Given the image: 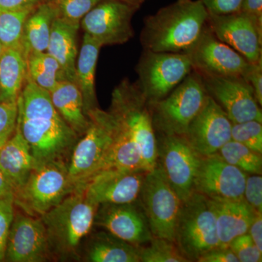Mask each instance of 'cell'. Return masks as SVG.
Listing matches in <instances>:
<instances>
[{"mask_svg":"<svg viewBox=\"0 0 262 262\" xmlns=\"http://www.w3.org/2000/svg\"><path fill=\"white\" fill-rule=\"evenodd\" d=\"M17 104V126L30 146L37 166L49 162H68L80 136L57 112L50 93L27 77Z\"/></svg>","mask_w":262,"mask_h":262,"instance_id":"1","label":"cell"},{"mask_svg":"<svg viewBox=\"0 0 262 262\" xmlns=\"http://www.w3.org/2000/svg\"><path fill=\"white\" fill-rule=\"evenodd\" d=\"M208 18L201 0H177L144 18L143 49L186 53L201 36Z\"/></svg>","mask_w":262,"mask_h":262,"instance_id":"2","label":"cell"},{"mask_svg":"<svg viewBox=\"0 0 262 262\" xmlns=\"http://www.w3.org/2000/svg\"><path fill=\"white\" fill-rule=\"evenodd\" d=\"M98 207L77 189L41 215L53 259L79 258L81 243L92 230Z\"/></svg>","mask_w":262,"mask_h":262,"instance_id":"3","label":"cell"},{"mask_svg":"<svg viewBox=\"0 0 262 262\" xmlns=\"http://www.w3.org/2000/svg\"><path fill=\"white\" fill-rule=\"evenodd\" d=\"M108 113L133 141L140 152L143 170H152L158 163V144L149 102L137 82L125 78L112 94Z\"/></svg>","mask_w":262,"mask_h":262,"instance_id":"4","label":"cell"},{"mask_svg":"<svg viewBox=\"0 0 262 262\" xmlns=\"http://www.w3.org/2000/svg\"><path fill=\"white\" fill-rule=\"evenodd\" d=\"M89 128L72 149L68 160L69 179L75 191L91 177L106 169L113 144L108 112L96 107L87 113Z\"/></svg>","mask_w":262,"mask_h":262,"instance_id":"5","label":"cell"},{"mask_svg":"<svg viewBox=\"0 0 262 262\" xmlns=\"http://www.w3.org/2000/svg\"><path fill=\"white\" fill-rule=\"evenodd\" d=\"M201 76L193 70L166 97L149 103L158 135L184 136L208 97Z\"/></svg>","mask_w":262,"mask_h":262,"instance_id":"6","label":"cell"},{"mask_svg":"<svg viewBox=\"0 0 262 262\" xmlns=\"http://www.w3.org/2000/svg\"><path fill=\"white\" fill-rule=\"evenodd\" d=\"M174 243L188 261H196L202 255L220 246L214 214L206 196L193 192L182 202Z\"/></svg>","mask_w":262,"mask_h":262,"instance_id":"7","label":"cell"},{"mask_svg":"<svg viewBox=\"0 0 262 262\" xmlns=\"http://www.w3.org/2000/svg\"><path fill=\"white\" fill-rule=\"evenodd\" d=\"M68 162L38 165L14 194L15 206L29 215L40 217L75 191L68 175Z\"/></svg>","mask_w":262,"mask_h":262,"instance_id":"8","label":"cell"},{"mask_svg":"<svg viewBox=\"0 0 262 262\" xmlns=\"http://www.w3.org/2000/svg\"><path fill=\"white\" fill-rule=\"evenodd\" d=\"M192 71L185 53L143 49L136 67V81L149 103L166 97Z\"/></svg>","mask_w":262,"mask_h":262,"instance_id":"9","label":"cell"},{"mask_svg":"<svg viewBox=\"0 0 262 262\" xmlns=\"http://www.w3.org/2000/svg\"><path fill=\"white\" fill-rule=\"evenodd\" d=\"M139 201L153 237L174 242L176 223L182 201L170 186L159 163L146 173Z\"/></svg>","mask_w":262,"mask_h":262,"instance_id":"10","label":"cell"},{"mask_svg":"<svg viewBox=\"0 0 262 262\" xmlns=\"http://www.w3.org/2000/svg\"><path fill=\"white\" fill-rule=\"evenodd\" d=\"M158 162L179 199L186 201L194 192L201 155L184 136H157Z\"/></svg>","mask_w":262,"mask_h":262,"instance_id":"11","label":"cell"},{"mask_svg":"<svg viewBox=\"0 0 262 262\" xmlns=\"http://www.w3.org/2000/svg\"><path fill=\"white\" fill-rule=\"evenodd\" d=\"M138 10L118 0H103L82 19L80 27L102 47L125 44L134 37L132 19Z\"/></svg>","mask_w":262,"mask_h":262,"instance_id":"12","label":"cell"},{"mask_svg":"<svg viewBox=\"0 0 262 262\" xmlns=\"http://www.w3.org/2000/svg\"><path fill=\"white\" fill-rule=\"evenodd\" d=\"M185 54L192 70L201 75L244 77L251 64L242 55L215 37L207 24Z\"/></svg>","mask_w":262,"mask_h":262,"instance_id":"13","label":"cell"},{"mask_svg":"<svg viewBox=\"0 0 262 262\" xmlns=\"http://www.w3.org/2000/svg\"><path fill=\"white\" fill-rule=\"evenodd\" d=\"M200 75L207 94L223 108L232 123L262 122L261 106L244 77Z\"/></svg>","mask_w":262,"mask_h":262,"instance_id":"14","label":"cell"},{"mask_svg":"<svg viewBox=\"0 0 262 262\" xmlns=\"http://www.w3.org/2000/svg\"><path fill=\"white\" fill-rule=\"evenodd\" d=\"M247 174L225 161L220 155L201 157L194 192L211 201H243Z\"/></svg>","mask_w":262,"mask_h":262,"instance_id":"15","label":"cell"},{"mask_svg":"<svg viewBox=\"0 0 262 262\" xmlns=\"http://www.w3.org/2000/svg\"><path fill=\"white\" fill-rule=\"evenodd\" d=\"M53 259L40 217L15 212L10 227L5 261L44 262Z\"/></svg>","mask_w":262,"mask_h":262,"instance_id":"16","label":"cell"},{"mask_svg":"<svg viewBox=\"0 0 262 262\" xmlns=\"http://www.w3.org/2000/svg\"><path fill=\"white\" fill-rule=\"evenodd\" d=\"M94 225L136 246L149 244L153 239L149 222L139 200L133 203L99 205Z\"/></svg>","mask_w":262,"mask_h":262,"instance_id":"17","label":"cell"},{"mask_svg":"<svg viewBox=\"0 0 262 262\" xmlns=\"http://www.w3.org/2000/svg\"><path fill=\"white\" fill-rule=\"evenodd\" d=\"M147 172L111 168L94 174L79 189L96 204L138 201Z\"/></svg>","mask_w":262,"mask_h":262,"instance_id":"18","label":"cell"},{"mask_svg":"<svg viewBox=\"0 0 262 262\" xmlns=\"http://www.w3.org/2000/svg\"><path fill=\"white\" fill-rule=\"evenodd\" d=\"M232 122L223 108L208 96L200 113L191 122L186 139L202 157L217 154L232 139Z\"/></svg>","mask_w":262,"mask_h":262,"instance_id":"19","label":"cell"},{"mask_svg":"<svg viewBox=\"0 0 262 262\" xmlns=\"http://www.w3.org/2000/svg\"><path fill=\"white\" fill-rule=\"evenodd\" d=\"M207 25L215 37L233 48L250 63L262 61V34L244 13H208Z\"/></svg>","mask_w":262,"mask_h":262,"instance_id":"20","label":"cell"},{"mask_svg":"<svg viewBox=\"0 0 262 262\" xmlns=\"http://www.w3.org/2000/svg\"><path fill=\"white\" fill-rule=\"evenodd\" d=\"M209 203L215 216L217 235L220 241L219 247H229L234 238L248 233L256 212L245 200H209Z\"/></svg>","mask_w":262,"mask_h":262,"instance_id":"21","label":"cell"},{"mask_svg":"<svg viewBox=\"0 0 262 262\" xmlns=\"http://www.w3.org/2000/svg\"><path fill=\"white\" fill-rule=\"evenodd\" d=\"M36 167L37 162L30 146L16 126L14 134L0 149V168L15 193L25 184Z\"/></svg>","mask_w":262,"mask_h":262,"instance_id":"22","label":"cell"},{"mask_svg":"<svg viewBox=\"0 0 262 262\" xmlns=\"http://www.w3.org/2000/svg\"><path fill=\"white\" fill-rule=\"evenodd\" d=\"M50 95L57 112L81 137L89 128L91 120L86 114L83 98L78 86L71 81H63L51 91Z\"/></svg>","mask_w":262,"mask_h":262,"instance_id":"23","label":"cell"},{"mask_svg":"<svg viewBox=\"0 0 262 262\" xmlns=\"http://www.w3.org/2000/svg\"><path fill=\"white\" fill-rule=\"evenodd\" d=\"M140 246L125 242L107 231L90 237L84 249V261L89 262H140Z\"/></svg>","mask_w":262,"mask_h":262,"instance_id":"24","label":"cell"},{"mask_svg":"<svg viewBox=\"0 0 262 262\" xmlns=\"http://www.w3.org/2000/svg\"><path fill=\"white\" fill-rule=\"evenodd\" d=\"M101 45L88 34H84L80 51L75 66L76 84L78 86L82 98L86 114L90 110L98 107L96 98V66Z\"/></svg>","mask_w":262,"mask_h":262,"instance_id":"25","label":"cell"},{"mask_svg":"<svg viewBox=\"0 0 262 262\" xmlns=\"http://www.w3.org/2000/svg\"><path fill=\"white\" fill-rule=\"evenodd\" d=\"M79 29L60 19H55L47 50V53L61 65L68 80L75 83L76 61L78 56L77 35Z\"/></svg>","mask_w":262,"mask_h":262,"instance_id":"26","label":"cell"},{"mask_svg":"<svg viewBox=\"0 0 262 262\" xmlns=\"http://www.w3.org/2000/svg\"><path fill=\"white\" fill-rule=\"evenodd\" d=\"M55 19L54 11L48 1L31 12L24 25L21 41V50L26 58L32 53L47 52Z\"/></svg>","mask_w":262,"mask_h":262,"instance_id":"27","label":"cell"},{"mask_svg":"<svg viewBox=\"0 0 262 262\" xmlns=\"http://www.w3.org/2000/svg\"><path fill=\"white\" fill-rule=\"evenodd\" d=\"M27 77V58L23 51L5 48L0 56L1 101H17Z\"/></svg>","mask_w":262,"mask_h":262,"instance_id":"28","label":"cell"},{"mask_svg":"<svg viewBox=\"0 0 262 262\" xmlns=\"http://www.w3.org/2000/svg\"><path fill=\"white\" fill-rule=\"evenodd\" d=\"M27 63V77L49 93L60 82L69 80L61 65L47 52L28 55Z\"/></svg>","mask_w":262,"mask_h":262,"instance_id":"29","label":"cell"},{"mask_svg":"<svg viewBox=\"0 0 262 262\" xmlns=\"http://www.w3.org/2000/svg\"><path fill=\"white\" fill-rule=\"evenodd\" d=\"M218 154L227 163L237 167L246 174L261 175V154L241 143L231 139L221 148Z\"/></svg>","mask_w":262,"mask_h":262,"instance_id":"30","label":"cell"},{"mask_svg":"<svg viewBox=\"0 0 262 262\" xmlns=\"http://www.w3.org/2000/svg\"><path fill=\"white\" fill-rule=\"evenodd\" d=\"M34 9L0 11V43L4 49L21 50L24 25Z\"/></svg>","mask_w":262,"mask_h":262,"instance_id":"31","label":"cell"},{"mask_svg":"<svg viewBox=\"0 0 262 262\" xmlns=\"http://www.w3.org/2000/svg\"><path fill=\"white\" fill-rule=\"evenodd\" d=\"M103 0H48L56 18L80 28L82 19Z\"/></svg>","mask_w":262,"mask_h":262,"instance_id":"32","label":"cell"},{"mask_svg":"<svg viewBox=\"0 0 262 262\" xmlns=\"http://www.w3.org/2000/svg\"><path fill=\"white\" fill-rule=\"evenodd\" d=\"M140 262H189L177 245L167 239L153 237L146 247L139 248Z\"/></svg>","mask_w":262,"mask_h":262,"instance_id":"33","label":"cell"},{"mask_svg":"<svg viewBox=\"0 0 262 262\" xmlns=\"http://www.w3.org/2000/svg\"><path fill=\"white\" fill-rule=\"evenodd\" d=\"M232 140L262 154V122L256 120L232 123Z\"/></svg>","mask_w":262,"mask_h":262,"instance_id":"34","label":"cell"},{"mask_svg":"<svg viewBox=\"0 0 262 262\" xmlns=\"http://www.w3.org/2000/svg\"><path fill=\"white\" fill-rule=\"evenodd\" d=\"M17 119V101H0V149L14 134Z\"/></svg>","mask_w":262,"mask_h":262,"instance_id":"35","label":"cell"},{"mask_svg":"<svg viewBox=\"0 0 262 262\" xmlns=\"http://www.w3.org/2000/svg\"><path fill=\"white\" fill-rule=\"evenodd\" d=\"M14 196L0 199V262L5 261L7 241L15 215Z\"/></svg>","mask_w":262,"mask_h":262,"instance_id":"36","label":"cell"},{"mask_svg":"<svg viewBox=\"0 0 262 262\" xmlns=\"http://www.w3.org/2000/svg\"><path fill=\"white\" fill-rule=\"evenodd\" d=\"M229 247L239 262H261L262 252L258 249L248 233L234 238Z\"/></svg>","mask_w":262,"mask_h":262,"instance_id":"37","label":"cell"},{"mask_svg":"<svg viewBox=\"0 0 262 262\" xmlns=\"http://www.w3.org/2000/svg\"><path fill=\"white\" fill-rule=\"evenodd\" d=\"M244 200L256 213H262V177L258 174L246 177Z\"/></svg>","mask_w":262,"mask_h":262,"instance_id":"38","label":"cell"},{"mask_svg":"<svg viewBox=\"0 0 262 262\" xmlns=\"http://www.w3.org/2000/svg\"><path fill=\"white\" fill-rule=\"evenodd\" d=\"M210 14L227 15L241 11L244 0H201Z\"/></svg>","mask_w":262,"mask_h":262,"instance_id":"39","label":"cell"},{"mask_svg":"<svg viewBox=\"0 0 262 262\" xmlns=\"http://www.w3.org/2000/svg\"><path fill=\"white\" fill-rule=\"evenodd\" d=\"M244 78L254 93L258 104L262 106V61L251 63Z\"/></svg>","mask_w":262,"mask_h":262,"instance_id":"40","label":"cell"},{"mask_svg":"<svg viewBox=\"0 0 262 262\" xmlns=\"http://www.w3.org/2000/svg\"><path fill=\"white\" fill-rule=\"evenodd\" d=\"M239 12L251 19L262 34V0H244Z\"/></svg>","mask_w":262,"mask_h":262,"instance_id":"41","label":"cell"},{"mask_svg":"<svg viewBox=\"0 0 262 262\" xmlns=\"http://www.w3.org/2000/svg\"><path fill=\"white\" fill-rule=\"evenodd\" d=\"M198 262H239L229 247H217L210 250L198 258Z\"/></svg>","mask_w":262,"mask_h":262,"instance_id":"42","label":"cell"},{"mask_svg":"<svg viewBox=\"0 0 262 262\" xmlns=\"http://www.w3.org/2000/svg\"><path fill=\"white\" fill-rule=\"evenodd\" d=\"M48 0H0V11L34 9Z\"/></svg>","mask_w":262,"mask_h":262,"instance_id":"43","label":"cell"},{"mask_svg":"<svg viewBox=\"0 0 262 262\" xmlns=\"http://www.w3.org/2000/svg\"><path fill=\"white\" fill-rule=\"evenodd\" d=\"M248 233L258 249L262 252V213H256Z\"/></svg>","mask_w":262,"mask_h":262,"instance_id":"44","label":"cell"},{"mask_svg":"<svg viewBox=\"0 0 262 262\" xmlns=\"http://www.w3.org/2000/svg\"><path fill=\"white\" fill-rule=\"evenodd\" d=\"M14 189L12 187L6 176L0 168V199L8 198V196H14Z\"/></svg>","mask_w":262,"mask_h":262,"instance_id":"45","label":"cell"},{"mask_svg":"<svg viewBox=\"0 0 262 262\" xmlns=\"http://www.w3.org/2000/svg\"><path fill=\"white\" fill-rule=\"evenodd\" d=\"M118 1L122 2V3H125L131 6L136 7L137 8H140L141 5L146 3L147 0H118Z\"/></svg>","mask_w":262,"mask_h":262,"instance_id":"46","label":"cell"},{"mask_svg":"<svg viewBox=\"0 0 262 262\" xmlns=\"http://www.w3.org/2000/svg\"><path fill=\"white\" fill-rule=\"evenodd\" d=\"M3 51H4V48H3V46H2L1 43H0V56H1Z\"/></svg>","mask_w":262,"mask_h":262,"instance_id":"47","label":"cell"},{"mask_svg":"<svg viewBox=\"0 0 262 262\" xmlns=\"http://www.w3.org/2000/svg\"><path fill=\"white\" fill-rule=\"evenodd\" d=\"M0 101H1V91H0Z\"/></svg>","mask_w":262,"mask_h":262,"instance_id":"48","label":"cell"}]
</instances>
